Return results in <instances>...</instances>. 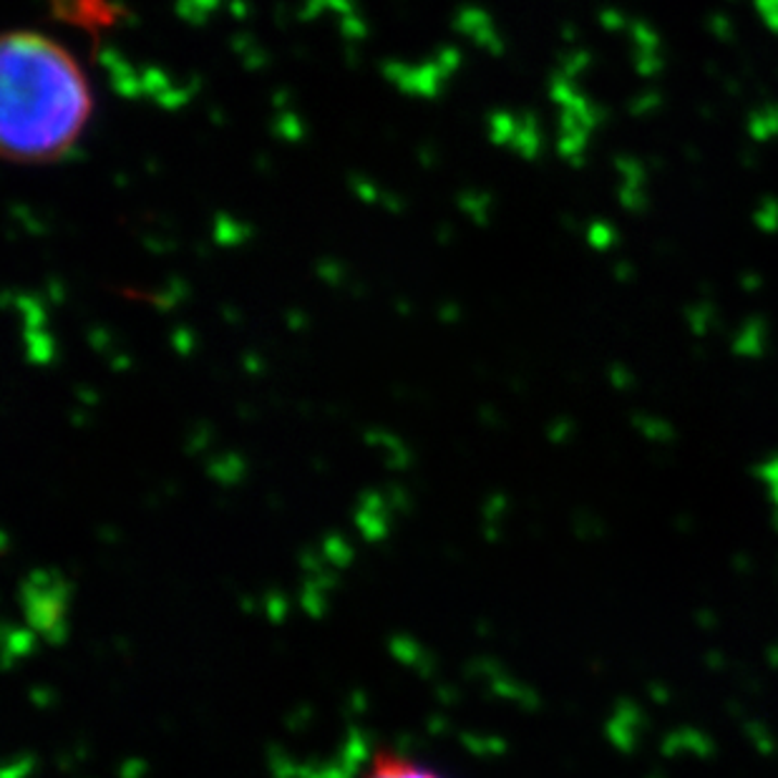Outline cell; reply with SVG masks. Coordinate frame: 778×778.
Segmentation results:
<instances>
[{"label": "cell", "instance_id": "cell-3", "mask_svg": "<svg viewBox=\"0 0 778 778\" xmlns=\"http://www.w3.org/2000/svg\"><path fill=\"white\" fill-rule=\"evenodd\" d=\"M53 11L61 21L78 26L84 30H103L116 23V8L107 0H51Z\"/></svg>", "mask_w": 778, "mask_h": 778}, {"label": "cell", "instance_id": "cell-2", "mask_svg": "<svg viewBox=\"0 0 778 778\" xmlns=\"http://www.w3.org/2000/svg\"><path fill=\"white\" fill-rule=\"evenodd\" d=\"M348 778H446L433 764L398 745H373L350 768Z\"/></svg>", "mask_w": 778, "mask_h": 778}, {"label": "cell", "instance_id": "cell-1", "mask_svg": "<svg viewBox=\"0 0 778 778\" xmlns=\"http://www.w3.org/2000/svg\"><path fill=\"white\" fill-rule=\"evenodd\" d=\"M0 147L8 162L61 159L86 129L94 96L74 53L36 30L0 46Z\"/></svg>", "mask_w": 778, "mask_h": 778}]
</instances>
